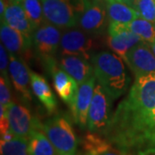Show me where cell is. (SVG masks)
<instances>
[{"mask_svg":"<svg viewBox=\"0 0 155 155\" xmlns=\"http://www.w3.org/2000/svg\"><path fill=\"white\" fill-rule=\"evenodd\" d=\"M101 135L123 155L155 154V109L130 89Z\"/></svg>","mask_w":155,"mask_h":155,"instance_id":"cell-1","label":"cell"},{"mask_svg":"<svg viewBox=\"0 0 155 155\" xmlns=\"http://www.w3.org/2000/svg\"><path fill=\"white\" fill-rule=\"evenodd\" d=\"M91 62L97 82L112 99H117L126 93L130 78L120 56L110 51H100L93 54Z\"/></svg>","mask_w":155,"mask_h":155,"instance_id":"cell-2","label":"cell"},{"mask_svg":"<svg viewBox=\"0 0 155 155\" xmlns=\"http://www.w3.org/2000/svg\"><path fill=\"white\" fill-rule=\"evenodd\" d=\"M44 17L60 28L78 26L87 0H41Z\"/></svg>","mask_w":155,"mask_h":155,"instance_id":"cell-3","label":"cell"},{"mask_svg":"<svg viewBox=\"0 0 155 155\" xmlns=\"http://www.w3.org/2000/svg\"><path fill=\"white\" fill-rule=\"evenodd\" d=\"M41 129L49 139L59 155H74L78 140L69 119L56 115L41 124Z\"/></svg>","mask_w":155,"mask_h":155,"instance_id":"cell-4","label":"cell"},{"mask_svg":"<svg viewBox=\"0 0 155 155\" xmlns=\"http://www.w3.org/2000/svg\"><path fill=\"white\" fill-rule=\"evenodd\" d=\"M61 36L60 28L48 22H44L34 31L32 35L34 50L47 71L58 61L55 57L59 53Z\"/></svg>","mask_w":155,"mask_h":155,"instance_id":"cell-5","label":"cell"},{"mask_svg":"<svg viewBox=\"0 0 155 155\" xmlns=\"http://www.w3.org/2000/svg\"><path fill=\"white\" fill-rule=\"evenodd\" d=\"M112 97L100 84H96L94 95L90 106L87 128L92 133L99 134L104 132L111 119Z\"/></svg>","mask_w":155,"mask_h":155,"instance_id":"cell-6","label":"cell"},{"mask_svg":"<svg viewBox=\"0 0 155 155\" xmlns=\"http://www.w3.org/2000/svg\"><path fill=\"white\" fill-rule=\"evenodd\" d=\"M94 45L91 35L82 29L67 28V30L62 34L58 55H79L90 61L93 56Z\"/></svg>","mask_w":155,"mask_h":155,"instance_id":"cell-7","label":"cell"},{"mask_svg":"<svg viewBox=\"0 0 155 155\" xmlns=\"http://www.w3.org/2000/svg\"><path fill=\"white\" fill-rule=\"evenodd\" d=\"M108 16L105 2L100 0H87L78 26L91 35H99L107 28Z\"/></svg>","mask_w":155,"mask_h":155,"instance_id":"cell-8","label":"cell"},{"mask_svg":"<svg viewBox=\"0 0 155 155\" xmlns=\"http://www.w3.org/2000/svg\"><path fill=\"white\" fill-rule=\"evenodd\" d=\"M0 38L9 54H12L24 61L30 58L31 48H33L31 37L11 28L5 22H1Z\"/></svg>","mask_w":155,"mask_h":155,"instance_id":"cell-9","label":"cell"},{"mask_svg":"<svg viewBox=\"0 0 155 155\" xmlns=\"http://www.w3.org/2000/svg\"><path fill=\"white\" fill-rule=\"evenodd\" d=\"M124 61L135 77L155 72V55L146 41H140L129 50Z\"/></svg>","mask_w":155,"mask_h":155,"instance_id":"cell-10","label":"cell"},{"mask_svg":"<svg viewBox=\"0 0 155 155\" xmlns=\"http://www.w3.org/2000/svg\"><path fill=\"white\" fill-rule=\"evenodd\" d=\"M96 80L97 78L93 75L79 84L76 99L71 108L73 120L81 128L87 127L88 113L94 95Z\"/></svg>","mask_w":155,"mask_h":155,"instance_id":"cell-11","label":"cell"},{"mask_svg":"<svg viewBox=\"0 0 155 155\" xmlns=\"http://www.w3.org/2000/svg\"><path fill=\"white\" fill-rule=\"evenodd\" d=\"M9 74L11 83L25 102L32 101L30 70L22 59L10 54Z\"/></svg>","mask_w":155,"mask_h":155,"instance_id":"cell-12","label":"cell"},{"mask_svg":"<svg viewBox=\"0 0 155 155\" xmlns=\"http://www.w3.org/2000/svg\"><path fill=\"white\" fill-rule=\"evenodd\" d=\"M48 72L51 73L54 86L60 98L71 109L76 99L78 84L72 76H70L59 66L58 61L51 66Z\"/></svg>","mask_w":155,"mask_h":155,"instance_id":"cell-13","label":"cell"},{"mask_svg":"<svg viewBox=\"0 0 155 155\" xmlns=\"http://www.w3.org/2000/svg\"><path fill=\"white\" fill-rule=\"evenodd\" d=\"M7 117L10 122L11 131L16 136L28 138L34 128L36 119H33L30 111L25 106L13 102L7 105Z\"/></svg>","mask_w":155,"mask_h":155,"instance_id":"cell-14","label":"cell"},{"mask_svg":"<svg viewBox=\"0 0 155 155\" xmlns=\"http://www.w3.org/2000/svg\"><path fill=\"white\" fill-rule=\"evenodd\" d=\"M58 63L65 72L77 81L78 85L94 75L91 62L83 56L72 54L60 55Z\"/></svg>","mask_w":155,"mask_h":155,"instance_id":"cell-15","label":"cell"},{"mask_svg":"<svg viewBox=\"0 0 155 155\" xmlns=\"http://www.w3.org/2000/svg\"><path fill=\"white\" fill-rule=\"evenodd\" d=\"M1 22H5L11 28L23 33L25 35L32 38L35 28L27 17L22 6L17 0H14L6 9Z\"/></svg>","mask_w":155,"mask_h":155,"instance_id":"cell-16","label":"cell"},{"mask_svg":"<svg viewBox=\"0 0 155 155\" xmlns=\"http://www.w3.org/2000/svg\"><path fill=\"white\" fill-rule=\"evenodd\" d=\"M32 92L44 106L48 114H53L57 109V100L48 81L41 75L30 70Z\"/></svg>","mask_w":155,"mask_h":155,"instance_id":"cell-17","label":"cell"},{"mask_svg":"<svg viewBox=\"0 0 155 155\" xmlns=\"http://www.w3.org/2000/svg\"><path fill=\"white\" fill-rule=\"evenodd\" d=\"M140 41H143L130 29L115 35H109L107 39V44L109 48L117 55L120 56L123 61L126 58L127 52Z\"/></svg>","mask_w":155,"mask_h":155,"instance_id":"cell-18","label":"cell"},{"mask_svg":"<svg viewBox=\"0 0 155 155\" xmlns=\"http://www.w3.org/2000/svg\"><path fill=\"white\" fill-rule=\"evenodd\" d=\"M104 2L109 23L120 22L128 24L137 17H140L137 11L124 2L118 0H109Z\"/></svg>","mask_w":155,"mask_h":155,"instance_id":"cell-19","label":"cell"},{"mask_svg":"<svg viewBox=\"0 0 155 155\" xmlns=\"http://www.w3.org/2000/svg\"><path fill=\"white\" fill-rule=\"evenodd\" d=\"M29 155H59L54 145L41 129L34 128L28 136Z\"/></svg>","mask_w":155,"mask_h":155,"instance_id":"cell-20","label":"cell"},{"mask_svg":"<svg viewBox=\"0 0 155 155\" xmlns=\"http://www.w3.org/2000/svg\"><path fill=\"white\" fill-rule=\"evenodd\" d=\"M128 28L133 33L140 36L143 41L149 44L155 40V22L142 17H137L128 23Z\"/></svg>","mask_w":155,"mask_h":155,"instance_id":"cell-21","label":"cell"},{"mask_svg":"<svg viewBox=\"0 0 155 155\" xmlns=\"http://www.w3.org/2000/svg\"><path fill=\"white\" fill-rule=\"evenodd\" d=\"M22 6L35 30L44 22L42 4L40 0H17Z\"/></svg>","mask_w":155,"mask_h":155,"instance_id":"cell-22","label":"cell"},{"mask_svg":"<svg viewBox=\"0 0 155 155\" xmlns=\"http://www.w3.org/2000/svg\"><path fill=\"white\" fill-rule=\"evenodd\" d=\"M1 155H29L28 138L14 136L10 140H1Z\"/></svg>","mask_w":155,"mask_h":155,"instance_id":"cell-23","label":"cell"},{"mask_svg":"<svg viewBox=\"0 0 155 155\" xmlns=\"http://www.w3.org/2000/svg\"><path fill=\"white\" fill-rule=\"evenodd\" d=\"M83 148L86 151V153L97 155L100 153L109 149L112 145L104 137L102 138L99 134H88L84 136L82 141Z\"/></svg>","mask_w":155,"mask_h":155,"instance_id":"cell-24","label":"cell"},{"mask_svg":"<svg viewBox=\"0 0 155 155\" xmlns=\"http://www.w3.org/2000/svg\"><path fill=\"white\" fill-rule=\"evenodd\" d=\"M134 8L140 17L155 22V0H138Z\"/></svg>","mask_w":155,"mask_h":155,"instance_id":"cell-25","label":"cell"},{"mask_svg":"<svg viewBox=\"0 0 155 155\" xmlns=\"http://www.w3.org/2000/svg\"><path fill=\"white\" fill-rule=\"evenodd\" d=\"M11 81L8 76L1 75L0 78V105L7 106L11 103Z\"/></svg>","mask_w":155,"mask_h":155,"instance_id":"cell-26","label":"cell"},{"mask_svg":"<svg viewBox=\"0 0 155 155\" xmlns=\"http://www.w3.org/2000/svg\"><path fill=\"white\" fill-rule=\"evenodd\" d=\"M8 50L4 46V44L0 45V69H1V75L8 76L9 72V64H10V55L7 54Z\"/></svg>","mask_w":155,"mask_h":155,"instance_id":"cell-27","label":"cell"},{"mask_svg":"<svg viewBox=\"0 0 155 155\" xmlns=\"http://www.w3.org/2000/svg\"><path fill=\"white\" fill-rule=\"evenodd\" d=\"M97 155H123L121 153V152H119L118 150L116 149L113 146L110 147L109 149L105 150V151H104V152H102V153H100L99 154Z\"/></svg>","mask_w":155,"mask_h":155,"instance_id":"cell-28","label":"cell"},{"mask_svg":"<svg viewBox=\"0 0 155 155\" xmlns=\"http://www.w3.org/2000/svg\"><path fill=\"white\" fill-rule=\"evenodd\" d=\"M8 4L6 0H0V16H1V19L3 18L6 9L8 7Z\"/></svg>","mask_w":155,"mask_h":155,"instance_id":"cell-29","label":"cell"},{"mask_svg":"<svg viewBox=\"0 0 155 155\" xmlns=\"http://www.w3.org/2000/svg\"><path fill=\"white\" fill-rule=\"evenodd\" d=\"M122 2H124V3H126L127 5H128L132 6L134 8V5L136 4V2L138 1V0H121Z\"/></svg>","mask_w":155,"mask_h":155,"instance_id":"cell-30","label":"cell"},{"mask_svg":"<svg viewBox=\"0 0 155 155\" xmlns=\"http://www.w3.org/2000/svg\"><path fill=\"white\" fill-rule=\"evenodd\" d=\"M150 47H151V48H152V51H153V53L155 55V40L152 42V43H150Z\"/></svg>","mask_w":155,"mask_h":155,"instance_id":"cell-31","label":"cell"},{"mask_svg":"<svg viewBox=\"0 0 155 155\" xmlns=\"http://www.w3.org/2000/svg\"><path fill=\"white\" fill-rule=\"evenodd\" d=\"M100 1H109V0H100ZM118 1H121V0H118Z\"/></svg>","mask_w":155,"mask_h":155,"instance_id":"cell-32","label":"cell"},{"mask_svg":"<svg viewBox=\"0 0 155 155\" xmlns=\"http://www.w3.org/2000/svg\"><path fill=\"white\" fill-rule=\"evenodd\" d=\"M85 155H94V154H91V153H86Z\"/></svg>","mask_w":155,"mask_h":155,"instance_id":"cell-33","label":"cell"},{"mask_svg":"<svg viewBox=\"0 0 155 155\" xmlns=\"http://www.w3.org/2000/svg\"><path fill=\"white\" fill-rule=\"evenodd\" d=\"M74 155H75V154H74Z\"/></svg>","mask_w":155,"mask_h":155,"instance_id":"cell-34","label":"cell"},{"mask_svg":"<svg viewBox=\"0 0 155 155\" xmlns=\"http://www.w3.org/2000/svg\"><path fill=\"white\" fill-rule=\"evenodd\" d=\"M154 155H155V154H154Z\"/></svg>","mask_w":155,"mask_h":155,"instance_id":"cell-35","label":"cell"}]
</instances>
